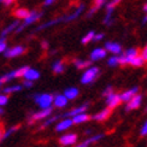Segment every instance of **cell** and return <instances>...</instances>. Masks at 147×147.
Here are the masks:
<instances>
[{
	"instance_id": "cell-33",
	"label": "cell",
	"mask_w": 147,
	"mask_h": 147,
	"mask_svg": "<svg viewBox=\"0 0 147 147\" xmlns=\"http://www.w3.org/2000/svg\"><path fill=\"white\" fill-rule=\"evenodd\" d=\"M106 3H107V0H94V6L93 7L96 9V10H99V9L102 7V6H105Z\"/></svg>"
},
{
	"instance_id": "cell-8",
	"label": "cell",
	"mask_w": 147,
	"mask_h": 147,
	"mask_svg": "<svg viewBox=\"0 0 147 147\" xmlns=\"http://www.w3.org/2000/svg\"><path fill=\"white\" fill-rule=\"evenodd\" d=\"M24 51H26V48L23 46H15L12 48H7V50L4 52V56H5V58H15V57H18V56H21V54H23Z\"/></svg>"
},
{
	"instance_id": "cell-43",
	"label": "cell",
	"mask_w": 147,
	"mask_h": 147,
	"mask_svg": "<svg viewBox=\"0 0 147 147\" xmlns=\"http://www.w3.org/2000/svg\"><path fill=\"white\" fill-rule=\"evenodd\" d=\"M13 1H15V0H3V3H4L6 6H10Z\"/></svg>"
},
{
	"instance_id": "cell-17",
	"label": "cell",
	"mask_w": 147,
	"mask_h": 147,
	"mask_svg": "<svg viewBox=\"0 0 147 147\" xmlns=\"http://www.w3.org/2000/svg\"><path fill=\"white\" fill-rule=\"evenodd\" d=\"M74 125L72 123V119L71 118H64L59 122V123H57L56 125V131H64V130H68L69 128H71Z\"/></svg>"
},
{
	"instance_id": "cell-44",
	"label": "cell",
	"mask_w": 147,
	"mask_h": 147,
	"mask_svg": "<svg viewBox=\"0 0 147 147\" xmlns=\"http://www.w3.org/2000/svg\"><path fill=\"white\" fill-rule=\"evenodd\" d=\"M53 3H54V0H45L44 5H45V6H50V5L53 4Z\"/></svg>"
},
{
	"instance_id": "cell-42",
	"label": "cell",
	"mask_w": 147,
	"mask_h": 147,
	"mask_svg": "<svg viewBox=\"0 0 147 147\" xmlns=\"http://www.w3.org/2000/svg\"><path fill=\"white\" fill-rule=\"evenodd\" d=\"M41 47L44 48V50L48 48V42H47V41H42V42H41Z\"/></svg>"
},
{
	"instance_id": "cell-34",
	"label": "cell",
	"mask_w": 147,
	"mask_h": 147,
	"mask_svg": "<svg viewBox=\"0 0 147 147\" xmlns=\"http://www.w3.org/2000/svg\"><path fill=\"white\" fill-rule=\"evenodd\" d=\"M7 102H9V96L4 93H0V107L5 106Z\"/></svg>"
},
{
	"instance_id": "cell-1",
	"label": "cell",
	"mask_w": 147,
	"mask_h": 147,
	"mask_svg": "<svg viewBox=\"0 0 147 147\" xmlns=\"http://www.w3.org/2000/svg\"><path fill=\"white\" fill-rule=\"evenodd\" d=\"M53 96L52 94H48V93H42V94H34V101L38 104L40 106L41 110H45V109H50L53 105Z\"/></svg>"
},
{
	"instance_id": "cell-20",
	"label": "cell",
	"mask_w": 147,
	"mask_h": 147,
	"mask_svg": "<svg viewBox=\"0 0 147 147\" xmlns=\"http://www.w3.org/2000/svg\"><path fill=\"white\" fill-rule=\"evenodd\" d=\"M78 89L76 87H69V88H66L64 90V96L68 100H74V99H76V98L78 96Z\"/></svg>"
},
{
	"instance_id": "cell-51",
	"label": "cell",
	"mask_w": 147,
	"mask_h": 147,
	"mask_svg": "<svg viewBox=\"0 0 147 147\" xmlns=\"http://www.w3.org/2000/svg\"><path fill=\"white\" fill-rule=\"evenodd\" d=\"M146 48H147V45H146Z\"/></svg>"
},
{
	"instance_id": "cell-19",
	"label": "cell",
	"mask_w": 147,
	"mask_h": 147,
	"mask_svg": "<svg viewBox=\"0 0 147 147\" xmlns=\"http://www.w3.org/2000/svg\"><path fill=\"white\" fill-rule=\"evenodd\" d=\"M18 26H20V22L18 21H13L12 22L10 26H7L6 27L3 32H1V35H0V39H5L6 36H7L10 33H12V32H15V30L18 28Z\"/></svg>"
},
{
	"instance_id": "cell-2",
	"label": "cell",
	"mask_w": 147,
	"mask_h": 147,
	"mask_svg": "<svg viewBox=\"0 0 147 147\" xmlns=\"http://www.w3.org/2000/svg\"><path fill=\"white\" fill-rule=\"evenodd\" d=\"M99 72H100V70L98 66H90V68H88L83 72V75L81 76V83L82 84H89L92 82H94L96 80V77L99 76Z\"/></svg>"
},
{
	"instance_id": "cell-7",
	"label": "cell",
	"mask_w": 147,
	"mask_h": 147,
	"mask_svg": "<svg viewBox=\"0 0 147 147\" xmlns=\"http://www.w3.org/2000/svg\"><path fill=\"white\" fill-rule=\"evenodd\" d=\"M86 9V6H84V4H81L78 6V7L74 11V12H71V13H69V15H66V16H63L62 17V23H66V22H71V21H74V20H76V18L80 16L83 12V10Z\"/></svg>"
},
{
	"instance_id": "cell-26",
	"label": "cell",
	"mask_w": 147,
	"mask_h": 147,
	"mask_svg": "<svg viewBox=\"0 0 147 147\" xmlns=\"http://www.w3.org/2000/svg\"><path fill=\"white\" fill-rule=\"evenodd\" d=\"M125 54V57L128 58V64H129V62L133 59V58H135L139 56V51H138V48H128V50L124 52Z\"/></svg>"
},
{
	"instance_id": "cell-37",
	"label": "cell",
	"mask_w": 147,
	"mask_h": 147,
	"mask_svg": "<svg viewBox=\"0 0 147 147\" xmlns=\"http://www.w3.org/2000/svg\"><path fill=\"white\" fill-rule=\"evenodd\" d=\"M111 93H112V87H111V86H109V87H106L105 89H104L102 95H104V96H107L109 94H111Z\"/></svg>"
},
{
	"instance_id": "cell-27",
	"label": "cell",
	"mask_w": 147,
	"mask_h": 147,
	"mask_svg": "<svg viewBox=\"0 0 147 147\" xmlns=\"http://www.w3.org/2000/svg\"><path fill=\"white\" fill-rule=\"evenodd\" d=\"M75 66L77 69H86L90 66V60H83V59H76L75 62H74Z\"/></svg>"
},
{
	"instance_id": "cell-30",
	"label": "cell",
	"mask_w": 147,
	"mask_h": 147,
	"mask_svg": "<svg viewBox=\"0 0 147 147\" xmlns=\"http://www.w3.org/2000/svg\"><path fill=\"white\" fill-rule=\"evenodd\" d=\"M59 117H62V116L60 115H57V116H52V117H48L44 123H42V125H41V128H46V127H48L50 124H52V123H54V122H56Z\"/></svg>"
},
{
	"instance_id": "cell-35",
	"label": "cell",
	"mask_w": 147,
	"mask_h": 147,
	"mask_svg": "<svg viewBox=\"0 0 147 147\" xmlns=\"http://www.w3.org/2000/svg\"><path fill=\"white\" fill-rule=\"evenodd\" d=\"M7 50V45L5 42V39H0V53H4Z\"/></svg>"
},
{
	"instance_id": "cell-18",
	"label": "cell",
	"mask_w": 147,
	"mask_h": 147,
	"mask_svg": "<svg viewBox=\"0 0 147 147\" xmlns=\"http://www.w3.org/2000/svg\"><path fill=\"white\" fill-rule=\"evenodd\" d=\"M110 115H111V110L106 107V109L101 110V111H99L98 113H95L92 118H93L94 121H96V122H104L110 117Z\"/></svg>"
},
{
	"instance_id": "cell-39",
	"label": "cell",
	"mask_w": 147,
	"mask_h": 147,
	"mask_svg": "<svg viewBox=\"0 0 147 147\" xmlns=\"http://www.w3.org/2000/svg\"><path fill=\"white\" fill-rule=\"evenodd\" d=\"M104 39V34L102 33H99V34H95L94 35V39H93V41H100V40H102Z\"/></svg>"
},
{
	"instance_id": "cell-15",
	"label": "cell",
	"mask_w": 147,
	"mask_h": 147,
	"mask_svg": "<svg viewBox=\"0 0 147 147\" xmlns=\"http://www.w3.org/2000/svg\"><path fill=\"white\" fill-rule=\"evenodd\" d=\"M24 80H27V81H36V80H39L40 78V72L38 70H35V69H32V68H27L26 72H24V75H23Z\"/></svg>"
},
{
	"instance_id": "cell-50",
	"label": "cell",
	"mask_w": 147,
	"mask_h": 147,
	"mask_svg": "<svg viewBox=\"0 0 147 147\" xmlns=\"http://www.w3.org/2000/svg\"><path fill=\"white\" fill-rule=\"evenodd\" d=\"M0 3H3V0H0Z\"/></svg>"
},
{
	"instance_id": "cell-31",
	"label": "cell",
	"mask_w": 147,
	"mask_h": 147,
	"mask_svg": "<svg viewBox=\"0 0 147 147\" xmlns=\"http://www.w3.org/2000/svg\"><path fill=\"white\" fill-rule=\"evenodd\" d=\"M107 64L110 66H117L118 65V56H112V57H110L109 60H107Z\"/></svg>"
},
{
	"instance_id": "cell-47",
	"label": "cell",
	"mask_w": 147,
	"mask_h": 147,
	"mask_svg": "<svg viewBox=\"0 0 147 147\" xmlns=\"http://www.w3.org/2000/svg\"><path fill=\"white\" fill-rule=\"evenodd\" d=\"M142 23H147V13H146V16L144 17V20H142Z\"/></svg>"
},
{
	"instance_id": "cell-12",
	"label": "cell",
	"mask_w": 147,
	"mask_h": 147,
	"mask_svg": "<svg viewBox=\"0 0 147 147\" xmlns=\"http://www.w3.org/2000/svg\"><path fill=\"white\" fill-rule=\"evenodd\" d=\"M102 138H104V134H96V135H93V136H90V138H88V139L83 140L82 142H80V144L76 145L75 147H89L90 145L98 142V141H99V140H101Z\"/></svg>"
},
{
	"instance_id": "cell-23",
	"label": "cell",
	"mask_w": 147,
	"mask_h": 147,
	"mask_svg": "<svg viewBox=\"0 0 147 147\" xmlns=\"http://www.w3.org/2000/svg\"><path fill=\"white\" fill-rule=\"evenodd\" d=\"M28 66H22V68L20 69H16V70H12L11 72H9V75L11 76V78L13 80V78H17V77H23L24 75V72H26Z\"/></svg>"
},
{
	"instance_id": "cell-6",
	"label": "cell",
	"mask_w": 147,
	"mask_h": 147,
	"mask_svg": "<svg viewBox=\"0 0 147 147\" xmlns=\"http://www.w3.org/2000/svg\"><path fill=\"white\" fill-rule=\"evenodd\" d=\"M121 102L122 101H121L119 94H116V93H113V92L106 96V105H107V109H110V110L117 107Z\"/></svg>"
},
{
	"instance_id": "cell-45",
	"label": "cell",
	"mask_w": 147,
	"mask_h": 147,
	"mask_svg": "<svg viewBox=\"0 0 147 147\" xmlns=\"http://www.w3.org/2000/svg\"><path fill=\"white\" fill-rule=\"evenodd\" d=\"M3 138H4V130L0 128V141H3Z\"/></svg>"
},
{
	"instance_id": "cell-16",
	"label": "cell",
	"mask_w": 147,
	"mask_h": 147,
	"mask_svg": "<svg viewBox=\"0 0 147 147\" xmlns=\"http://www.w3.org/2000/svg\"><path fill=\"white\" fill-rule=\"evenodd\" d=\"M68 102H69V100L64 96V94H57V95L53 96V105L58 109L65 107L68 105Z\"/></svg>"
},
{
	"instance_id": "cell-36",
	"label": "cell",
	"mask_w": 147,
	"mask_h": 147,
	"mask_svg": "<svg viewBox=\"0 0 147 147\" xmlns=\"http://www.w3.org/2000/svg\"><path fill=\"white\" fill-rule=\"evenodd\" d=\"M140 135H141V136H146L147 135V121L144 123L141 130H140Z\"/></svg>"
},
{
	"instance_id": "cell-48",
	"label": "cell",
	"mask_w": 147,
	"mask_h": 147,
	"mask_svg": "<svg viewBox=\"0 0 147 147\" xmlns=\"http://www.w3.org/2000/svg\"><path fill=\"white\" fill-rule=\"evenodd\" d=\"M144 11L147 13V4H145V6H144Z\"/></svg>"
},
{
	"instance_id": "cell-41",
	"label": "cell",
	"mask_w": 147,
	"mask_h": 147,
	"mask_svg": "<svg viewBox=\"0 0 147 147\" xmlns=\"http://www.w3.org/2000/svg\"><path fill=\"white\" fill-rule=\"evenodd\" d=\"M95 12H96V9H94V7H92L89 11H88V13H87V17H92V16H93L94 13H95Z\"/></svg>"
},
{
	"instance_id": "cell-38",
	"label": "cell",
	"mask_w": 147,
	"mask_h": 147,
	"mask_svg": "<svg viewBox=\"0 0 147 147\" xmlns=\"http://www.w3.org/2000/svg\"><path fill=\"white\" fill-rule=\"evenodd\" d=\"M22 87L32 88V87H33V82H32V81H27V80H24V81H23V84H22Z\"/></svg>"
},
{
	"instance_id": "cell-40",
	"label": "cell",
	"mask_w": 147,
	"mask_h": 147,
	"mask_svg": "<svg viewBox=\"0 0 147 147\" xmlns=\"http://www.w3.org/2000/svg\"><path fill=\"white\" fill-rule=\"evenodd\" d=\"M141 58L144 59V62H147V48L145 47L142 50V53H141Z\"/></svg>"
},
{
	"instance_id": "cell-25",
	"label": "cell",
	"mask_w": 147,
	"mask_h": 147,
	"mask_svg": "<svg viewBox=\"0 0 147 147\" xmlns=\"http://www.w3.org/2000/svg\"><path fill=\"white\" fill-rule=\"evenodd\" d=\"M23 87L21 84H13V86H10V87H5L4 89H3V92H4V94H11V93H16V92H20L21 89H22Z\"/></svg>"
},
{
	"instance_id": "cell-3",
	"label": "cell",
	"mask_w": 147,
	"mask_h": 147,
	"mask_svg": "<svg viewBox=\"0 0 147 147\" xmlns=\"http://www.w3.org/2000/svg\"><path fill=\"white\" fill-rule=\"evenodd\" d=\"M41 16H42L41 12L30 11V15L26 18V20L23 21V24H22V26H18V28L16 29V33H21L22 30H23L24 28H26V27H28V26H30V24H33L34 22H36L38 20H40Z\"/></svg>"
},
{
	"instance_id": "cell-49",
	"label": "cell",
	"mask_w": 147,
	"mask_h": 147,
	"mask_svg": "<svg viewBox=\"0 0 147 147\" xmlns=\"http://www.w3.org/2000/svg\"><path fill=\"white\" fill-rule=\"evenodd\" d=\"M3 113H4V109L0 107V115H3Z\"/></svg>"
},
{
	"instance_id": "cell-22",
	"label": "cell",
	"mask_w": 147,
	"mask_h": 147,
	"mask_svg": "<svg viewBox=\"0 0 147 147\" xmlns=\"http://www.w3.org/2000/svg\"><path fill=\"white\" fill-rule=\"evenodd\" d=\"M13 15L18 18V20H26V18L30 15V11L28 10V9H23V7H21V9H17V10H15V12H13Z\"/></svg>"
},
{
	"instance_id": "cell-46",
	"label": "cell",
	"mask_w": 147,
	"mask_h": 147,
	"mask_svg": "<svg viewBox=\"0 0 147 147\" xmlns=\"http://www.w3.org/2000/svg\"><path fill=\"white\" fill-rule=\"evenodd\" d=\"M121 1H122V0H111V3H112L115 6H116V5H118Z\"/></svg>"
},
{
	"instance_id": "cell-52",
	"label": "cell",
	"mask_w": 147,
	"mask_h": 147,
	"mask_svg": "<svg viewBox=\"0 0 147 147\" xmlns=\"http://www.w3.org/2000/svg\"><path fill=\"white\" fill-rule=\"evenodd\" d=\"M146 110H147V107H146Z\"/></svg>"
},
{
	"instance_id": "cell-14",
	"label": "cell",
	"mask_w": 147,
	"mask_h": 147,
	"mask_svg": "<svg viewBox=\"0 0 147 147\" xmlns=\"http://www.w3.org/2000/svg\"><path fill=\"white\" fill-rule=\"evenodd\" d=\"M105 50L111 52L112 54H115V56H119V54L122 53V46L119 44H117V42L109 41L105 44Z\"/></svg>"
},
{
	"instance_id": "cell-28",
	"label": "cell",
	"mask_w": 147,
	"mask_h": 147,
	"mask_svg": "<svg viewBox=\"0 0 147 147\" xmlns=\"http://www.w3.org/2000/svg\"><path fill=\"white\" fill-rule=\"evenodd\" d=\"M144 59L141 58V56H138V57H135V58H133L130 62H129V64L131 65V66H134V68H140V66H142L144 65Z\"/></svg>"
},
{
	"instance_id": "cell-29",
	"label": "cell",
	"mask_w": 147,
	"mask_h": 147,
	"mask_svg": "<svg viewBox=\"0 0 147 147\" xmlns=\"http://www.w3.org/2000/svg\"><path fill=\"white\" fill-rule=\"evenodd\" d=\"M94 35H95V33L93 32V30H90V32H88L87 34H86L83 38L81 39V42L83 45H87L88 42H90V41H93V39H94Z\"/></svg>"
},
{
	"instance_id": "cell-4",
	"label": "cell",
	"mask_w": 147,
	"mask_h": 147,
	"mask_svg": "<svg viewBox=\"0 0 147 147\" xmlns=\"http://www.w3.org/2000/svg\"><path fill=\"white\" fill-rule=\"evenodd\" d=\"M52 115V107L50 109H45V110H40L39 112H35L30 116V119H29V123H34L36 121H42V119H46L48 118L50 116Z\"/></svg>"
},
{
	"instance_id": "cell-5",
	"label": "cell",
	"mask_w": 147,
	"mask_h": 147,
	"mask_svg": "<svg viewBox=\"0 0 147 147\" xmlns=\"http://www.w3.org/2000/svg\"><path fill=\"white\" fill-rule=\"evenodd\" d=\"M77 142V135L75 133H68L64 134L59 138V144L62 146H72Z\"/></svg>"
},
{
	"instance_id": "cell-10",
	"label": "cell",
	"mask_w": 147,
	"mask_h": 147,
	"mask_svg": "<svg viewBox=\"0 0 147 147\" xmlns=\"http://www.w3.org/2000/svg\"><path fill=\"white\" fill-rule=\"evenodd\" d=\"M138 92H139V87H133V88H130V89H128V90L123 92L122 94H119V96H121V101H123V102L130 101L136 94H139Z\"/></svg>"
},
{
	"instance_id": "cell-9",
	"label": "cell",
	"mask_w": 147,
	"mask_h": 147,
	"mask_svg": "<svg viewBox=\"0 0 147 147\" xmlns=\"http://www.w3.org/2000/svg\"><path fill=\"white\" fill-rule=\"evenodd\" d=\"M141 102H142V95H141V94H136L130 101H128V102H127L125 111H131V110H136V109H139L140 105H141Z\"/></svg>"
},
{
	"instance_id": "cell-24",
	"label": "cell",
	"mask_w": 147,
	"mask_h": 147,
	"mask_svg": "<svg viewBox=\"0 0 147 147\" xmlns=\"http://www.w3.org/2000/svg\"><path fill=\"white\" fill-rule=\"evenodd\" d=\"M52 70L54 74H62L64 70H65V65L62 60H57L56 63H53L52 65Z\"/></svg>"
},
{
	"instance_id": "cell-21",
	"label": "cell",
	"mask_w": 147,
	"mask_h": 147,
	"mask_svg": "<svg viewBox=\"0 0 147 147\" xmlns=\"http://www.w3.org/2000/svg\"><path fill=\"white\" fill-rule=\"evenodd\" d=\"M71 119H72V123L74 124H81V123H84V122L89 121L90 117H89V115H87V113L84 112V113H80V115L75 116V117H72Z\"/></svg>"
},
{
	"instance_id": "cell-11",
	"label": "cell",
	"mask_w": 147,
	"mask_h": 147,
	"mask_svg": "<svg viewBox=\"0 0 147 147\" xmlns=\"http://www.w3.org/2000/svg\"><path fill=\"white\" fill-rule=\"evenodd\" d=\"M87 109H88V105H87V104H83V105L78 106V107H75V109L70 110L69 112L64 113L62 117H65V118H72V117H75V116H77V115H80V113H84L86 111H87Z\"/></svg>"
},
{
	"instance_id": "cell-13",
	"label": "cell",
	"mask_w": 147,
	"mask_h": 147,
	"mask_svg": "<svg viewBox=\"0 0 147 147\" xmlns=\"http://www.w3.org/2000/svg\"><path fill=\"white\" fill-rule=\"evenodd\" d=\"M106 53L107 52L105 48H101V47L94 48V50L90 52V62H95V60H100L102 58H105Z\"/></svg>"
},
{
	"instance_id": "cell-32",
	"label": "cell",
	"mask_w": 147,
	"mask_h": 147,
	"mask_svg": "<svg viewBox=\"0 0 147 147\" xmlns=\"http://www.w3.org/2000/svg\"><path fill=\"white\" fill-rule=\"evenodd\" d=\"M17 129H18V127H17V125H15V127L10 128V129H7L6 131H4V138H3V140H6V139H7V138L10 136V135H12V134H13Z\"/></svg>"
}]
</instances>
